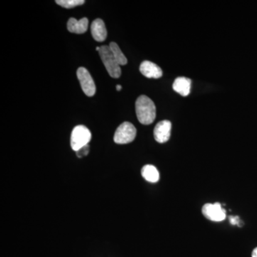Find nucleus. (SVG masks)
<instances>
[{
	"label": "nucleus",
	"instance_id": "10",
	"mask_svg": "<svg viewBox=\"0 0 257 257\" xmlns=\"http://www.w3.org/2000/svg\"><path fill=\"white\" fill-rule=\"evenodd\" d=\"M89 25V20L84 18L77 20L75 18H70L67 23V30L71 33L84 34L87 32Z\"/></svg>",
	"mask_w": 257,
	"mask_h": 257
},
{
	"label": "nucleus",
	"instance_id": "15",
	"mask_svg": "<svg viewBox=\"0 0 257 257\" xmlns=\"http://www.w3.org/2000/svg\"><path fill=\"white\" fill-rule=\"evenodd\" d=\"M89 152V145H86V146L82 147L76 152V155L79 157V158H82L88 155Z\"/></svg>",
	"mask_w": 257,
	"mask_h": 257
},
{
	"label": "nucleus",
	"instance_id": "11",
	"mask_svg": "<svg viewBox=\"0 0 257 257\" xmlns=\"http://www.w3.org/2000/svg\"><path fill=\"white\" fill-rule=\"evenodd\" d=\"M192 80L187 77H179L173 83V89L182 96H188L191 91Z\"/></svg>",
	"mask_w": 257,
	"mask_h": 257
},
{
	"label": "nucleus",
	"instance_id": "7",
	"mask_svg": "<svg viewBox=\"0 0 257 257\" xmlns=\"http://www.w3.org/2000/svg\"><path fill=\"white\" fill-rule=\"evenodd\" d=\"M172 123L168 120H163L158 123L154 130V137L159 143H165L170 140Z\"/></svg>",
	"mask_w": 257,
	"mask_h": 257
},
{
	"label": "nucleus",
	"instance_id": "18",
	"mask_svg": "<svg viewBox=\"0 0 257 257\" xmlns=\"http://www.w3.org/2000/svg\"><path fill=\"white\" fill-rule=\"evenodd\" d=\"M116 90L120 91V90H121V88H122V87H121V86L119 85V84H117V85H116Z\"/></svg>",
	"mask_w": 257,
	"mask_h": 257
},
{
	"label": "nucleus",
	"instance_id": "9",
	"mask_svg": "<svg viewBox=\"0 0 257 257\" xmlns=\"http://www.w3.org/2000/svg\"><path fill=\"white\" fill-rule=\"evenodd\" d=\"M93 38L97 42H104L107 37L105 24L101 19H96L91 25Z\"/></svg>",
	"mask_w": 257,
	"mask_h": 257
},
{
	"label": "nucleus",
	"instance_id": "19",
	"mask_svg": "<svg viewBox=\"0 0 257 257\" xmlns=\"http://www.w3.org/2000/svg\"><path fill=\"white\" fill-rule=\"evenodd\" d=\"M99 50H100V47H96V51H98V52H99Z\"/></svg>",
	"mask_w": 257,
	"mask_h": 257
},
{
	"label": "nucleus",
	"instance_id": "5",
	"mask_svg": "<svg viewBox=\"0 0 257 257\" xmlns=\"http://www.w3.org/2000/svg\"><path fill=\"white\" fill-rule=\"evenodd\" d=\"M77 75L84 94L88 96H94L96 93L95 83L89 71L84 67H79L77 71Z\"/></svg>",
	"mask_w": 257,
	"mask_h": 257
},
{
	"label": "nucleus",
	"instance_id": "17",
	"mask_svg": "<svg viewBox=\"0 0 257 257\" xmlns=\"http://www.w3.org/2000/svg\"><path fill=\"white\" fill-rule=\"evenodd\" d=\"M252 257H257V248L253 249L252 252Z\"/></svg>",
	"mask_w": 257,
	"mask_h": 257
},
{
	"label": "nucleus",
	"instance_id": "13",
	"mask_svg": "<svg viewBox=\"0 0 257 257\" xmlns=\"http://www.w3.org/2000/svg\"><path fill=\"white\" fill-rule=\"evenodd\" d=\"M109 46L110 47L111 52H112L113 55H114L115 60H116V62H118L120 66L125 65V64L127 63V59H126L123 52L120 50L117 44L112 42L109 44Z\"/></svg>",
	"mask_w": 257,
	"mask_h": 257
},
{
	"label": "nucleus",
	"instance_id": "2",
	"mask_svg": "<svg viewBox=\"0 0 257 257\" xmlns=\"http://www.w3.org/2000/svg\"><path fill=\"white\" fill-rule=\"evenodd\" d=\"M99 53L101 60L104 64V67L110 77L113 78H119L121 74V68H120L119 64L115 60L110 47L106 46V45H103L100 47Z\"/></svg>",
	"mask_w": 257,
	"mask_h": 257
},
{
	"label": "nucleus",
	"instance_id": "1",
	"mask_svg": "<svg viewBox=\"0 0 257 257\" xmlns=\"http://www.w3.org/2000/svg\"><path fill=\"white\" fill-rule=\"evenodd\" d=\"M137 116L141 124H152L156 118V106L150 98L141 95L137 99L135 104Z\"/></svg>",
	"mask_w": 257,
	"mask_h": 257
},
{
	"label": "nucleus",
	"instance_id": "4",
	"mask_svg": "<svg viewBox=\"0 0 257 257\" xmlns=\"http://www.w3.org/2000/svg\"><path fill=\"white\" fill-rule=\"evenodd\" d=\"M137 130L132 123L125 121L119 125L114 133V141L118 145H125L133 142L136 138Z\"/></svg>",
	"mask_w": 257,
	"mask_h": 257
},
{
	"label": "nucleus",
	"instance_id": "8",
	"mask_svg": "<svg viewBox=\"0 0 257 257\" xmlns=\"http://www.w3.org/2000/svg\"><path fill=\"white\" fill-rule=\"evenodd\" d=\"M140 70L147 78L158 79L163 74L162 69L157 64L150 61H144L143 63L140 64Z\"/></svg>",
	"mask_w": 257,
	"mask_h": 257
},
{
	"label": "nucleus",
	"instance_id": "14",
	"mask_svg": "<svg viewBox=\"0 0 257 257\" xmlns=\"http://www.w3.org/2000/svg\"><path fill=\"white\" fill-rule=\"evenodd\" d=\"M55 3L66 9H71L84 4V0H57Z\"/></svg>",
	"mask_w": 257,
	"mask_h": 257
},
{
	"label": "nucleus",
	"instance_id": "12",
	"mask_svg": "<svg viewBox=\"0 0 257 257\" xmlns=\"http://www.w3.org/2000/svg\"><path fill=\"white\" fill-rule=\"evenodd\" d=\"M142 176L147 182L156 183L160 180V173L155 166L147 165L142 169Z\"/></svg>",
	"mask_w": 257,
	"mask_h": 257
},
{
	"label": "nucleus",
	"instance_id": "3",
	"mask_svg": "<svg viewBox=\"0 0 257 257\" xmlns=\"http://www.w3.org/2000/svg\"><path fill=\"white\" fill-rule=\"evenodd\" d=\"M92 139V134L89 128L84 125L75 126L71 134V147L74 151L77 152L82 147L89 145Z\"/></svg>",
	"mask_w": 257,
	"mask_h": 257
},
{
	"label": "nucleus",
	"instance_id": "16",
	"mask_svg": "<svg viewBox=\"0 0 257 257\" xmlns=\"http://www.w3.org/2000/svg\"><path fill=\"white\" fill-rule=\"evenodd\" d=\"M230 223L233 225H237L239 223V218L238 216H230Z\"/></svg>",
	"mask_w": 257,
	"mask_h": 257
},
{
	"label": "nucleus",
	"instance_id": "6",
	"mask_svg": "<svg viewBox=\"0 0 257 257\" xmlns=\"http://www.w3.org/2000/svg\"><path fill=\"white\" fill-rule=\"evenodd\" d=\"M202 214L207 219L212 221H221L226 218V211L219 203L206 204L202 207Z\"/></svg>",
	"mask_w": 257,
	"mask_h": 257
}]
</instances>
